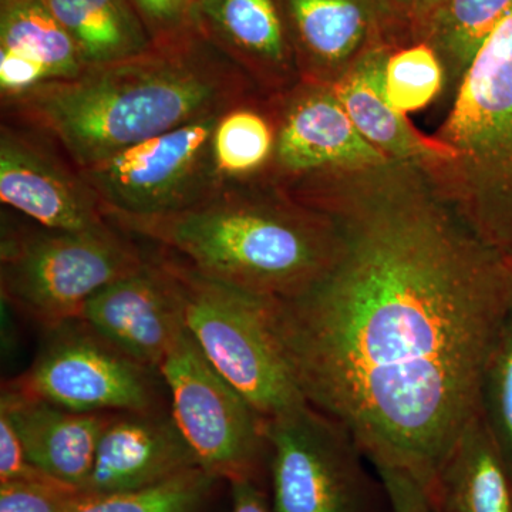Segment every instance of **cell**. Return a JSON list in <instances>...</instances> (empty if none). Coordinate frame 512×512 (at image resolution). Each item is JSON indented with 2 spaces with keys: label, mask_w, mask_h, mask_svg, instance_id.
<instances>
[{
  "label": "cell",
  "mask_w": 512,
  "mask_h": 512,
  "mask_svg": "<svg viewBox=\"0 0 512 512\" xmlns=\"http://www.w3.org/2000/svg\"><path fill=\"white\" fill-rule=\"evenodd\" d=\"M276 124L274 158L262 180L276 188L392 160L357 130L330 84L299 82L269 96Z\"/></svg>",
  "instance_id": "11"
},
{
  "label": "cell",
  "mask_w": 512,
  "mask_h": 512,
  "mask_svg": "<svg viewBox=\"0 0 512 512\" xmlns=\"http://www.w3.org/2000/svg\"><path fill=\"white\" fill-rule=\"evenodd\" d=\"M480 414L497 441L512 477V302L485 365Z\"/></svg>",
  "instance_id": "25"
},
{
  "label": "cell",
  "mask_w": 512,
  "mask_h": 512,
  "mask_svg": "<svg viewBox=\"0 0 512 512\" xmlns=\"http://www.w3.org/2000/svg\"><path fill=\"white\" fill-rule=\"evenodd\" d=\"M151 43L174 39L194 28V0H128Z\"/></svg>",
  "instance_id": "28"
},
{
  "label": "cell",
  "mask_w": 512,
  "mask_h": 512,
  "mask_svg": "<svg viewBox=\"0 0 512 512\" xmlns=\"http://www.w3.org/2000/svg\"><path fill=\"white\" fill-rule=\"evenodd\" d=\"M292 198L328 214L339 245L311 288L269 302L286 365L306 402L343 424L375 468L430 495L480 413L512 264L420 165L315 175Z\"/></svg>",
  "instance_id": "1"
},
{
  "label": "cell",
  "mask_w": 512,
  "mask_h": 512,
  "mask_svg": "<svg viewBox=\"0 0 512 512\" xmlns=\"http://www.w3.org/2000/svg\"><path fill=\"white\" fill-rule=\"evenodd\" d=\"M437 140L453 160L426 170L474 232L512 264V12L468 67Z\"/></svg>",
  "instance_id": "4"
},
{
  "label": "cell",
  "mask_w": 512,
  "mask_h": 512,
  "mask_svg": "<svg viewBox=\"0 0 512 512\" xmlns=\"http://www.w3.org/2000/svg\"><path fill=\"white\" fill-rule=\"evenodd\" d=\"M194 22L262 96L301 82L279 0H194Z\"/></svg>",
  "instance_id": "15"
},
{
  "label": "cell",
  "mask_w": 512,
  "mask_h": 512,
  "mask_svg": "<svg viewBox=\"0 0 512 512\" xmlns=\"http://www.w3.org/2000/svg\"><path fill=\"white\" fill-rule=\"evenodd\" d=\"M82 491L47 480L0 483V512H70Z\"/></svg>",
  "instance_id": "27"
},
{
  "label": "cell",
  "mask_w": 512,
  "mask_h": 512,
  "mask_svg": "<svg viewBox=\"0 0 512 512\" xmlns=\"http://www.w3.org/2000/svg\"><path fill=\"white\" fill-rule=\"evenodd\" d=\"M258 96L237 64L195 25L137 55L2 100V120L52 138L83 170Z\"/></svg>",
  "instance_id": "2"
},
{
  "label": "cell",
  "mask_w": 512,
  "mask_h": 512,
  "mask_svg": "<svg viewBox=\"0 0 512 512\" xmlns=\"http://www.w3.org/2000/svg\"><path fill=\"white\" fill-rule=\"evenodd\" d=\"M512 12V0H444L424 22L426 43L451 79H463L498 26Z\"/></svg>",
  "instance_id": "23"
},
{
  "label": "cell",
  "mask_w": 512,
  "mask_h": 512,
  "mask_svg": "<svg viewBox=\"0 0 512 512\" xmlns=\"http://www.w3.org/2000/svg\"><path fill=\"white\" fill-rule=\"evenodd\" d=\"M146 261L138 239L110 221L77 232L3 222L0 291L16 312L50 330L82 318L94 293Z\"/></svg>",
  "instance_id": "5"
},
{
  "label": "cell",
  "mask_w": 512,
  "mask_h": 512,
  "mask_svg": "<svg viewBox=\"0 0 512 512\" xmlns=\"http://www.w3.org/2000/svg\"><path fill=\"white\" fill-rule=\"evenodd\" d=\"M220 478L202 467L136 491L80 495L70 512H201Z\"/></svg>",
  "instance_id": "24"
},
{
  "label": "cell",
  "mask_w": 512,
  "mask_h": 512,
  "mask_svg": "<svg viewBox=\"0 0 512 512\" xmlns=\"http://www.w3.org/2000/svg\"><path fill=\"white\" fill-rule=\"evenodd\" d=\"M392 512H430L429 495L412 477L392 468H376Z\"/></svg>",
  "instance_id": "31"
},
{
  "label": "cell",
  "mask_w": 512,
  "mask_h": 512,
  "mask_svg": "<svg viewBox=\"0 0 512 512\" xmlns=\"http://www.w3.org/2000/svg\"><path fill=\"white\" fill-rule=\"evenodd\" d=\"M220 116L192 121L83 168L104 214H173L200 204L224 187L214 157Z\"/></svg>",
  "instance_id": "9"
},
{
  "label": "cell",
  "mask_w": 512,
  "mask_h": 512,
  "mask_svg": "<svg viewBox=\"0 0 512 512\" xmlns=\"http://www.w3.org/2000/svg\"><path fill=\"white\" fill-rule=\"evenodd\" d=\"M73 37L87 67L137 55L151 46L128 0H43Z\"/></svg>",
  "instance_id": "20"
},
{
  "label": "cell",
  "mask_w": 512,
  "mask_h": 512,
  "mask_svg": "<svg viewBox=\"0 0 512 512\" xmlns=\"http://www.w3.org/2000/svg\"><path fill=\"white\" fill-rule=\"evenodd\" d=\"M231 485V512H275L272 501L259 487V481L237 480Z\"/></svg>",
  "instance_id": "32"
},
{
  "label": "cell",
  "mask_w": 512,
  "mask_h": 512,
  "mask_svg": "<svg viewBox=\"0 0 512 512\" xmlns=\"http://www.w3.org/2000/svg\"><path fill=\"white\" fill-rule=\"evenodd\" d=\"M0 200L28 220L60 231H89L109 224L82 170L52 138L2 120Z\"/></svg>",
  "instance_id": "12"
},
{
  "label": "cell",
  "mask_w": 512,
  "mask_h": 512,
  "mask_svg": "<svg viewBox=\"0 0 512 512\" xmlns=\"http://www.w3.org/2000/svg\"><path fill=\"white\" fill-rule=\"evenodd\" d=\"M200 466L171 412L114 413L101 434L84 495L141 490Z\"/></svg>",
  "instance_id": "14"
},
{
  "label": "cell",
  "mask_w": 512,
  "mask_h": 512,
  "mask_svg": "<svg viewBox=\"0 0 512 512\" xmlns=\"http://www.w3.org/2000/svg\"><path fill=\"white\" fill-rule=\"evenodd\" d=\"M80 319L124 355L160 372L187 330L183 289L170 255L158 247L147 252L138 271L94 293Z\"/></svg>",
  "instance_id": "13"
},
{
  "label": "cell",
  "mask_w": 512,
  "mask_h": 512,
  "mask_svg": "<svg viewBox=\"0 0 512 512\" xmlns=\"http://www.w3.org/2000/svg\"><path fill=\"white\" fill-rule=\"evenodd\" d=\"M430 512H436V511H434L433 505H431V510H430Z\"/></svg>",
  "instance_id": "34"
},
{
  "label": "cell",
  "mask_w": 512,
  "mask_h": 512,
  "mask_svg": "<svg viewBox=\"0 0 512 512\" xmlns=\"http://www.w3.org/2000/svg\"><path fill=\"white\" fill-rule=\"evenodd\" d=\"M275 512H380L384 485L339 421L311 404L265 419Z\"/></svg>",
  "instance_id": "7"
},
{
  "label": "cell",
  "mask_w": 512,
  "mask_h": 512,
  "mask_svg": "<svg viewBox=\"0 0 512 512\" xmlns=\"http://www.w3.org/2000/svg\"><path fill=\"white\" fill-rule=\"evenodd\" d=\"M160 379L74 319L46 330L33 365L3 386L76 413H146L160 410Z\"/></svg>",
  "instance_id": "10"
},
{
  "label": "cell",
  "mask_w": 512,
  "mask_h": 512,
  "mask_svg": "<svg viewBox=\"0 0 512 512\" xmlns=\"http://www.w3.org/2000/svg\"><path fill=\"white\" fill-rule=\"evenodd\" d=\"M302 82L330 83L362 50L379 0H279ZM335 79V80H336Z\"/></svg>",
  "instance_id": "18"
},
{
  "label": "cell",
  "mask_w": 512,
  "mask_h": 512,
  "mask_svg": "<svg viewBox=\"0 0 512 512\" xmlns=\"http://www.w3.org/2000/svg\"><path fill=\"white\" fill-rule=\"evenodd\" d=\"M387 57L389 52L384 47H369L330 83L350 120L370 144L392 160L420 165L424 170L453 160L454 151L450 147L436 137L421 134L387 99L384 89Z\"/></svg>",
  "instance_id": "17"
},
{
  "label": "cell",
  "mask_w": 512,
  "mask_h": 512,
  "mask_svg": "<svg viewBox=\"0 0 512 512\" xmlns=\"http://www.w3.org/2000/svg\"><path fill=\"white\" fill-rule=\"evenodd\" d=\"M0 410L8 413L33 466L82 488L92 473L101 434L114 413H76L2 387Z\"/></svg>",
  "instance_id": "16"
},
{
  "label": "cell",
  "mask_w": 512,
  "mask_h": 512,
  "mask_svg": "<svg viewBox=\"0 0 512 512\" xmlns=\"http://www.w3.org/2000/svg\"><path fill=\"white\" fill-rule=\"evenodd\" d=\"M165 252L183 289L185 325L211 365L265 419L309 404L272 333L271 298L207 278Z\"/></svg>",
  "instance_id": "6"
},
{
  "label": "cell",
  "mask_w": 512,
  "mask_h": 512,
  "mask_svg": "<svg viewBox=\"0 0 512 512\" xmlns=\"http://www.w3.org/2000/svg\"><path fill=\"white\" fill-rule=\"evenodd\" d=\"M171 414L205 471L228 483L261 480L265 417L211 365L185 330L160 366Z\"/></svg>",
  "instance_id": "8"
},
{
  "label": "cell",
  "mask_w": 512,
  "mask_h": 512,
  "mask_svg": "<svg viewBox=\"0 0 512 512\" xmlns=\"http://www.w3.org/2000/svg\"><path fill=\"white\" fill-rule=\"evenodd\" d=\"M0 49L29 57L50 80H66L87 69L82 53L43 0H0Z\"/></svg>",
  "instance_id": "21"
},
{
  "label": "cell",
  "mask_w": 512,
  "mask_h": 512,
  "mask_svg": "<svg viewBox=\"0 0 512 512\" xmlns=\"http://www.w3.org/2000/svg\"><path fill=\"white\" fill-rule=\"evenodd\" d=\"M46 82L49 76L35 60L0 49V99L22 96Z\"/></svg>",
  "instance_id": "30"
},
{
  "label": "cell",
  "mask_w": 512,
  "mask_h": 512,
  "mask_svg": "<svg viewBox=\"0 0 512 512\" xmlns=\"http://www.w3.org/2000/svg\"><path fill=\"white\" fill-rule=\"evenodd\" d=\"M386 8L396 10L404 18L416 20L424 25L431 13L434 12L444 0H379Z\"/></svg>",
  "instance_id": "33"
},
{
  "label": "cell",
  "mask_w": 512,
  "mask_h": 512,
  "mask_svg": "<svg viewBox=\"0 0 512 512\" xmlns=\"http://www.w3.org/2000/svg\"><path fill=\"white\" fill-rule=\"evenodd\" d=\"M276 124L268 97L242 101L221 113L214 157L225 184L262 180L274 158Z\"/></svg>",
  "instance_id": "22"
},
{
  "label": "cell",
  "mask_w": 512,
  "mask_h": 512,
  "mask_svg": "<svg viewBox=\"0 0 512 512\" xmlns=\"http://www.w3.org/2000/svg\"><path fill=\"white\" fill-rule=\"evenodd\" d=\"M436 512H512V477L478 413L461 434L429 495Z\"/></svg>",
  "instance_id": "19"
},
{
  "label": "cell",
  "mask_w": 512,
  "mask_h": 512,
  "mask_svg": "<svg viewBox=\"0 0 512 512\" xmlns=\"http://www.w3.org/2000/svg\"><path fill=\"white\" fill-rule=\"evenodd\" d=\"M117 228L180 256L221 284L272 299L311 288L339 245L335 221L264 181L224 184L180 212L153 217L106 212Z\"/></svg>",
  "instance_id": "3"
},
{
  "label": "cell",
  "mask_w": 512,
  "mask_h": 512,
  "mask_svg": "<svg viewBox=\"0 0 512 512\" xmlns=\"http://www.w3.org/2000/svg\"><path fill=\"white\" fill-rule=\"evenodd\" d=\"M47 478L52 477L33 466L8 413L0 410V483Z\"/></svg>",
  "instance_id": "29"
},
{
  "label": "cell",
  "mask_w": 512,
  "mask_h": 512,
  "mask_svg": "<svg viewBox=\"0 0 512 512\" xmlns=\"http://www.w3.org/2000/svg\"><path fill=\"white\" fill-rule=\"evenodd\" d=\"M443 63L429 43H420L389 55L384 67L387 99L400 113L424 109L443 89Z\"/></svg>",
  "instance_id": "26"
}]
</instances>
